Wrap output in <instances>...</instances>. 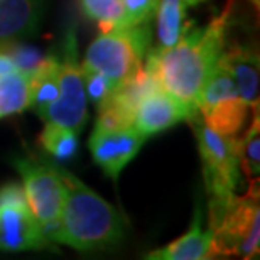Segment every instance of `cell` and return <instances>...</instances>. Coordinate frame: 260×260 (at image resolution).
Masks as SVG:
<instances>
[{
  "label": "cell",
  "mask_w": 260,
  "mask_h": 260,
  "mask_svg": "<svg viewBox=\"0 0 260 260\" xmlns=\"http://www.w3.org/2000/svg\"><path fill=\"white\" fill-rule=\"evenodd\" d=\"M228 14L225 9L205 27H193L189 22L178 43L147 56L162 90L186 108L189 118L198 115L200 93L225 51Z\"/></svg>",
  "instance_id": "obj_1"
},
{
  "label": "cell",
  "mask_w": 260,
  "mask_h": 260,
  "mask_svg": "<svg viewBox=\"0 0 260 260\" xmlns=\"http://www.w3.org/2000/svg\"><path fill=\"white\" fill-rule=\"evenodd\" d=\"M59 173L64 183V203L53 243H63L80 252L118 245L127 232L120 213L76 176L61 168Z\"/></svg>",
  "instance_id": "obj_2"
},
{
  "label": "cell",
  "mask_w": 260,
  "mask_h": 260,
  "mask_svg": "<svg viewBox=\"0 0 260 260\" xmlns=\"http://www.w3.org/2000/svg\"><path fill=\"white\" fill-rule=\"evenodd\" d=\"M210 232L218 255L253 258L260 252L258 189L248 194L210 201Z\"/></svg>",
  "instance_id": "obj_3"
},
{
  "label": "cell",
  "mask_w": 260,
  "mask_h": 260,
  "mask_svg": "<svg viewBox=\"0 0 260 260\" xmlns=\"http://www.w3.org/2000/svg\"><path fill=\"white\" fill-rule=\"evenodd\" d=\"M149 44L150 22L103 30L90 44L83 64L102 71L120 85L142 68Z\"/></svg>",
  "instance_id": "obj_4"
},
{
  "label": "cell",
  "mask_w": 260,
  "mask_h": 260,
  "mask_svg": "<svg viewBox=\"0 0 260 260\" xmlns=\"http://www.w3.org/2000/svg\"><path fill=\"white\" fill-rule=\"evenodd\" d=\"M198 139L205 173L206 191L213 200H226L235 194L240 184V155L235 135L218 134L198 115L189 118Z\"/></svg>",
  "instance_id": "obj_5"
},
{
  "label": "cell",
  "mask_w": 260,
  "mask_h": 260,
  "mask_svg": "<svg viewBox=\"0 0 260 260\" xmlns=\"http://www.w3.org/2000/svg\"><path fill=\"white\" fill-rule=\"evenodd\" d=\"M12 164L22 178L30 213L43 228L44 235L53 242L54 233L59 228L64 203V183L59 168L29 157H17Z\"/></svg>",
  "instance_id": "obj_6"
},
{
  "label": "cell",
  "mask_w": 260,
  "mask_h": 260,
  "mask_svg": "<svg viewBox=\"0 0 260 260\" xmlns=\"http://www.w3.org/2000/svg\"><path fill=\"white\" fill-rule=\"evenodd\" d=\"M58 98L41 115L44 122H53L80 134L88 122L86 93L81 70L78 64V41L75 25L66 30L63 43V59H59Z\"/></svg>",
  "instance_id": "obj_7"
},
{
  "label": "cell",
  "mask_w": 260,
  "mask_h": 260,
  "mask_svg": "<svg viewBox=\"0 0 260 260\" xmlns=\"http://www.w3.org/2000/svg\"><path fill=\"white\" fill-rule=\"evenodd\" d=\"M248 108L250 107L242 98L232 73L218 61L198 100V113H201L203 122L218 134L235 135L243 127Z\"/></svg>",
  "instance_id": "obj_8"
},
{
  "label": "cell",
  "mask_w": 260,
  "mask_h": 260,
  "mask_svg": "<svg viewBox=\"0 0 260 260\" xmlns=\"http://www.w3.org/2000/svg\"><path fill=\"white\" fill-rule=\"evenodd\" d=\"M147 139L134 125L125 128L95 127L90 137V150L95 162L107 176L117 179L123 168L132 160Z\"/></svg>",
  "instance_id": "obj_9"
},
{
  "label": "cell",
  "mask_w": 260,
  "mask_h": 260,
  "mask_svg": "<svg viewBox=\"0 0 260 260\" xmlns=\"http://www.w3.org/2000/svg\"><path fill=\"white\" fill-rule=\"evenodd\" d=\"M48 248H53V242L44 235L29 208L0 206V250L27 252Z\"/></svg>",
  "instance_id": "obj_10"
},
{
  "label": "cell",
  "mask_w": 260,
  "mask_h": 260,
  "mask_svg": "<svg viewBox=\"0 0 260 260\" xmlns=\"http://www.w3.org/2000/svg\"><path fill=\"white\" fill-rule=\"evenodd\" d=\"M188 118L189 115L186 108L173 95H169L162 88H157L140 100L134 115V127L149 137Z\"/></svg>",
  "instance_id": "obj_11"
},
{
  "label": "cell",
  "mask_w": 260,
  "mask_h": 260,
  "mask_svg": "<svg viewBox=\"0 0 260 260\" xmlns=\"http://www.w3.org/2000/svg\"><path fill=\"white\" fill-rule=\"evenodd\" d=\"M46 0H0V43L22 41L39 29Z\"/></svg>",
  "instance_id": "obj_12"
},
{
  "label": "cell",
  "mask_w": 260,
  "mask_h": 260,
  "mask_svg": "<svg viewBox=\"0 0 260 260\" xmlns=\"http://www.w3.org/2000/svg\"><path fill=\"white\" fill-rule=\"evenodd\" d=\"M203 208L196 206L193 223L188 233L162 248L145 255L147 260H205L216 257L213 247V233L203 230Z\"/></svg>",
  "instance_id": "obj_13"
},
{
  "label": "cell",
  "mask_w": 260,
  "mask_h": 260,
  "mask_svg": "<svg viewBox=\"0 0 260 260\" xmlns=\"http://www.w3.org/2000/svg\"><path fill=\"white\" fill-rule=\"evenodd\" d=\"M220 61L232 73L248 107H258V54L253 49L237 46L230 51H223Z\"/></svg>",
  "instance_id": "obj_14"
},
{
  "label": "cell",
  "mask_w": 260,
  "mask_h": 260,
  "mask_svg": "<svg viewBox=\"0 0 260 260\" xmlns=\"http://www.w3.org/2000/svg\"><path fill=\"white\" fill-rule=\"evenodd\" d=\"M59 58L56 54H46L41 63L29 73L30 105L39 113L46 112L51 103L58 98L59 91Z\"/></svg>",
  "instance_id": "obj_15"
},
{
  "label": "cell",
  "mask_w": 260,
  "mask_h": 260,
  "mask_svg": "<svg viewBox=\"0 0 260 260\" xmlns=\"http://www.w3.org/2000/svg\"><path fill=\"white\" fill-rule=\"evenodd\" d=\"M30 105L29 73L14 70L0 76V118L24 112Z\"/></svg>",
  "instance_id": "obj_16"
},
{
  "label": "cell",
  "mask_w": 260,
  "mask_h": 260,
  "mask_svg": "<svg viewBox=\"0 0 260 260\" xmlns=\"http://www.w3.org/2000/svg\"><path fill=\"white\" fill-rule=\"evenodd\" d=\"M157 36L159 48L166 49L178 43L181 34L184 32V17H186V4L183 0H159L157 9Z\"/></svg>",
  "instance_id": "obj_17"
},
{
  "label": "cell",
  "mask_w": 260,
  "mask_h": 260,
  "mask_svg": "<svg viewBox=\"0 0 260 260\" xmlns=\"http://www.w3.org/2000/svg\"><path fill=\"white\" fill-rule=\"evenodd\" d=\"M44 123L46 125L39 135V142L44 150L61 162L71 160L78 152V134L68 127L58 125V123Z\"/></svg>",
  "instance_id": "obj_18"
},
{
  "label": "cell",
  "mask_w": 260,
  "mask_h": 260,
  "mask_svg": "<svg viewBox=\"0 0 260 260\" xmlns=\"http://www.w3.org/2000/svg\"><path fill=\"white\" fill-rule=\"evenodd\" d=\"M83 14L100 24L103 30L123 27L122 0H80Z\"/></svg>",
  "instance_id": "obj_19"
},
{
  "label": "cell",
  "mask_w": 260,
  "mask_h": 260,
  "mask_svg": "<svg viewBox=\"0 0 260 260\" xmlns=\"http://www.w3.org/2000/svg\"><path fill=\"white\" fill-rule=\"evenodd\" d=\"M258 107H255V120L252 122L245 137L237 139L238 155H240V168L245 171L248 178L258 176L260 173V120H258Z\"/></svg>",
  "instance_id": "obj_20"
},
{
  "label": "cell",
  "mask_w": 260,
  "mask_h": 260,
  "mask_svg": "<svg viewBox=\"0 0 260 260\" xmlns=\"http://www.w3.org/2000/svg\"><path fill=\"white\" fill-rule=\"evenodd\" d=\"M80 70H81L83 86H85L86 98H90L98 108L103 102H105V98L110 95L112 90L117 85L107 75H103L102 71L95 70V68L80 64Z\"/></svg>",
  "instance_id": "obj_21"
},
{
  "label": "cell",
  "mask_w": 260,
  "mask_h": 260,
  "mask_svg": "<svg viewBox=\"0 0 260 260\" xmlns=\"http://www.w3.org/2000/svg\"><path fill=\"white\" fill-rule=\"evenodd\" d=\"M159 0H122L123 27L147 24L155 15Z\"/></svg>",
  "instance_id": "obj_22"
},
{
  "label": "cell",
  "mask_w": 260,
  "mask_h": 260,
  "mask_svg": "<svg viewBox=\"0 0 260 260\" xmlns=\"http://www.w3.org/2000/svg\"><path fill=\"white\" fill-rule=\"evenodd\" d=\"M7 49L10 56H12L15 66L25 73L32 71L41 63V59L44 58L39 49L32 48V46L20 44L19 41H10V43H7Z\"/></svg>",
  "instance_id": "obj_23"
},
{
  "label": "cell",
  "mask_w": 260,
  "mask_h": 260,
  "mask_svg": "<svg viewBox=\"0 0 260 260\" xmlns=\"http://www.w3.org/2000/svg\"><path fill=\"white\" fill-rule=\"evenodd\" d=\"M0 206H19L29 208L27 198H25L24 186L20 183H7L0 186Z\"/></svg>",
  "instance_id": "obj_24"
},
{
  "label": "cell",
  "mask_w": 260,
  "mask_h": 260,
  "mask_svg": "<svg viewBox=\"0 0 260 260\" xmlns=\"http://www.w3.org/2000/svg\"><path fill=\"white\" fill-rule=\"evenodd\" d=\"M14 70H17V66H15L12 56L9 53L7 43H0V76Z\"/></svg>",
  "instance_id": "obj_25"
},
{
  "label": "cell",
  "mask_w": 260,
  "mask_h": 260,
  "mask_svg": "<svg viewBox=\"0 0 260 260\" xmlns=\"http://www.w3.org/2000/svg\"><path fill=\"white\" fill-rule=\"evenodd\" d=\"M183 2L186 5H196V4H201V2H205V0H183Z\"/></svg>",
  "instance_id": "obj_26"
}]
</instances>
